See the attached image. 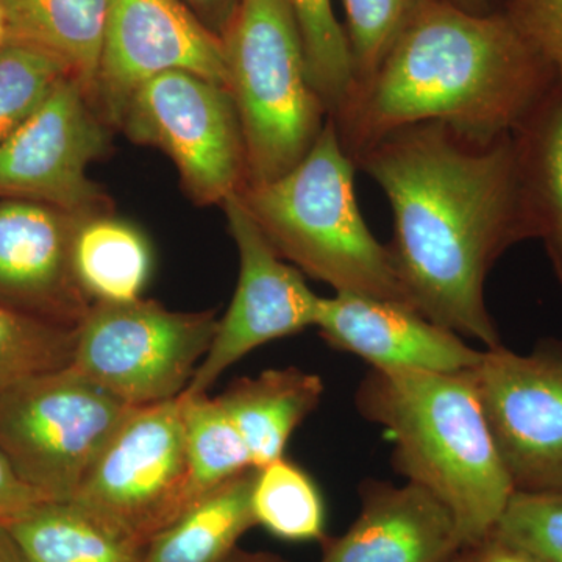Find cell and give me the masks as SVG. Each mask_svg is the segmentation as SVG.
Returning <instances> with one entry per match:
<instances>
[{"label": "cell", "instance_id": "f1b7e54d", "mask_svg": "<svg viewBox=\"0 0 562 562\" xmlns=\"http://www.w3.org/2000/svg\"><path fill=\"white\" fill-rule=\"evenodd\" d=\"M490 538L536 562H562V494L514 492Z\"/></svg>", "mask_w": 562, "mask_h": 562}, {"label": "cell", "instance_id": "8d00e7d4", "mask_svg": "<svg viewBox=\"0 0 562 562\" xmlns=\"http://www.w3.org/2000/svg\"><path fill=\"white\" fill-rule=\"evenodd\" d=\"M447 562H480L479 547H465Z\"/></svg>", "mask_w": 562, "mask_h": 562}, {"label": "cell", "instance_id": "9c48e42d", "mask_svg": "<svg viewBox=\"0 0 562 562\" xmlns=\"http://www.w3.org/2000/svg\"><path fill=\"white\" fill-rule=\"evenodd\" d=\"M120 131L165 151L198 205H222L246 187L241 122L225 85L188 70L160 74L135 92Z\"/></svg>", "mask_w": 562, "mask_h": 562}, {"label": "cell", "instance_id": "6da1fadb", "mask_svg": "<svg viewBox=\"0 0 562 562\" xmlns=\"http://www.w3.org/2000/svg\"><path fill=\"white\" fill-rule=\"evenodd\" d=\"M355 166L390 202L387 249L413 308L484 349L503 346L486 279L506 250L536 239L514 133L482 140L422 122L376 140Z\"/></svg>", "mask_w": 562, "mask_h": 562}, {"label": "cell", "instance_id": "5bb4252c", "mask_svg": "<svg viewBox=\"0 0 562 562\" xmlns=\"http://www.w3.org/2000/svg\"><path fill=\"white\" fill-rule=\"evenodd\" d=\"M88 216L0 198V305L77 327L92 301L74 271V241Z\"/></svg>", "mask_w": 562, "mask_h": 562}, {"label": "cell", "instance_id": "4316f807", "mask_svg": "<svg viewBox=\"0 0 562 562\" xmlns=\"http://www.w3.org/2000/svg\"><path fill=\"white\" fill-rule=\"evenodd\" d=\"M69 69L54 55L5 38L0 44V144L46 102Z\"/></svg>", "mask_w": 562, "mask_h": 562}, {"label": "cell", "instance_id": "9a60e30c", "mask_svg": "<svg viewBox=\"0 0 562 562\" xmlns=\"http://www.w3.org/2000/svg\"><path fill=\"white\" fill-rule=\"evenodd\" d=\"M316 328L333 349L379 371L465 372L483 353L412 306L347 292L322 297Z\"/></svg>", "mask_w": 562, "mask_h": 562}, {"label": "cell", "instance_id": "44dd1931", "mask_svg": "<svg viewBox=\"0 0 562 562\" xmlns=\"http://www.w3.org/2000/svg\"><path fill=\"white\" fill-rule=\"evenodd\" d=\"M536 239L562 286V80L514 132Z\"/></svg>", "mask_w": 562, "mask_h": 562}, {"label": "cell", "instance_id": "3957f363", "mask_svg": "<svg viewBox=\"0 0 562 562\" xmlns=\"http://www.w3.org/2000/svg\"><path fill=\"white\" fill-rule=\"evenodd\" d=\"M355 405L390 436L395 471L453 514L465 547L490 539L514 490L468 371L371 369Z\"/></svg>", "mask_w": 562, "mask_h": 562}, {"label": "cell", "instance_id": "74e56055", "mask_svg": "<svg viewBox=\"0 0 562 562\" xmlns=\"http://www.w3.org/2000/svg\"><path fill=\"white\" fill-rule=\"evenodd\" d=\"M5 41V22H3L2 11H0V44Z\"/></svg>", "mask_w": 562, "mask_h": 562}, {"label": "cell", "instance_id": "2e32d148", "mask_svg": "<svg viewBox=\"0 0 562 562\" xmlns=\"http://www.w3.org/2000/svg\"><path fill=\"white\" fill-rule=\"evenodd\" d=\"M346 532L325 539L319 562H447L465 549L457 520L417 484L368 480Z\"/></svg>", "mask_w": 562, "mask_h": 562}, {"label": "cell", "instance_id": "836d02e7", "mask_svg": "<svg viewBox=\"0 0 562 562\" xmlns=\"http://www.w3.org/2000/svg\"><path fill=\"white\" fill-rule=\"evenodd\" d=\"M0 562H29L20 546L10 535L9 528L0 522Z\"/></svg>", "mask_w": 562, "mask_h": 562}, {"label": "cell", "instance_id": "1f68e13d", "mask_svg": "<svg viewBox=\"0 0 562 562\" xmlns=\"http://www.w3.org/2000/svg\"><path fill=\"white\" fill-rule=\"evenodd\" d=\"M214 35H224L239 0H181Z\"/></svg>", "mask_w": 562, "mask_h": 562}, {"label": "cell", "instance_id": "277c9868", "mask_svg": "<svg viewBox=\"0 0 562 562\" xmlns=\"http://www.w3.org/2000/svg\"><path fill=\"white\" fill-rule=\"evenodd\" d=\"M355 168L328 117L319 138L291 171L266 183L247 184L238 195L266 241L302 273L336 292L413 308L390 249L362 217Z\"/></svg>", "mask_w": 562, "mask_h": 562}, {"label": "cell", "instance_id": "30bf717a", "mask_svg": "<svg viewBox=\"0 0 562 562\" xmlns=\"http://www.w3.org/2000/svg\"><path fill=\"white\" fill-rule=\"evenodd\" d=\"M468 372L514 492L562 494V342L484 349Z\"/></svg>", "mask_w": 562, "mask_h": 562}, {"label": "cell", "instance_id": "e0dca14e", "mask_svg": "<svg viewBox=\"0 0 562 562\" xmlns=\"http://www.w3.org/2000/svg\"><path fill=\"white\" fill-rule=\"evenodd\" d=\"M324 391L316 373L269 369L236 380L217 401L238 428L251 468L261 469L284 458L291 436L319 406Z\"/></svg>", "mask_w": 562, "mask_h": 562}, {"label": "cell", "instance_id": "cb8c5ba5", "mask_svg": "<svg viewBox=\"0 0 562 562\" xmlns=\"http://www.w3.org/2000/svg\"><path fill=\"white\" fill-rule=\"evenodd\" d=\"M251 509L257 525L283 541L327 539V512L319 487L286 458L257 469Z\"/></svg>", "mask_w": 562, "mask_h": 562}, {"label": "cell", "instance_id": "4fadbf2b", "mask_svg": "<svg viewBox=\"0 0 562 562\" xmlns=\"http://www.w3.org/2000/svg\"><path fill=\"white\" fill-rule=\"evenodd\" d=\"M221 206L239 254L238 283L187 395L209 392L222 373L258 347L316 327L321 308V295L266 241L239 195Z\"/></svg>", "mask_w": 562, "mask_h": 562}, {"label": "cell", "instance_id": "5b68a950", "mask_svg": "<svg viewBox=\"0 0 562 562\" xmlns=\"http://www.w3.org/2000/svg\"><path fill=\"white\" fill-rule=\"evenodd\" d=\"M221 40L246 144V187L266 183L308 154L328 111L310 80L290 0H239Z\"/></svg>", "mask_w": 562, "mask_h": 562}, {"label": "cell", "instance_id": "83f0119b", "mask_svg": "<svg viewBox=\"0 0 562 562\" xmlns=\"http://www.w3.org/2000/svg\"><path fill=\"white\" fill-rule=\"evenodd\" d=\"M355 83L371 77L427 0H341ZM353 83V85H355Z\"/></svg>", "mask_w": 562, "mask_h": 562}, {"label": "cell", "instance_id": "7a4b0ae2", "mask_svg": "<svg viewBox=\"0 0 562 562\" xmlns=\"http://www.w3.org/2000/svg\"><path fill=\"white\" fill-rule=\"evenodd\" d=\"M557 81L503 11L427 0L330 117L355 162L376 140L422 122L482 140L513 135Z\"/></svg>", "mask_w": 562, "mask_h": 562}, {"label": "cell", "instance_id": "e575fe53", "mask_svg": "<svg viewBox=\"0 0 562 562\" xmlns=\"http://www.w3.org/2000/svg\"><path fill=\"white\" fill-rule=\"evenodd\" d=\"M222 562H284L280 558L273 557L271 553L262 552H244V550L236 549L235 552Z\"/></svg>", "mask_w": 562, "mask_h": 562}, {"label": "cell", "instance_id": "d6a6232c", "mask_svg": "<svg viewBox=\"0 0 562 562\" xmlns=\"http://www.w3.org/2000/svg\"><path fill=\"white\" fill-rule=\"evenodd\" d=\"M480 562H536L522 552L495 541L494 538L486 539L479 546Z\"/></svg>", "mask_w": 562, "mask_h": 562}, {"label": "cell", "instance_id": "8992f818", "mask_svg": "<svg viewBox=\"0 0 562 562\" xmlns=\"http://www.w3.org/2000/svg\"><path fill=\"white\" fill-rule=\"evenodd\" d=\"M133 406L72 368L0 392V450L46 501H70Z\"/></svg>", "mask_w": 562, "mask_h": 562}, {"label": "cell", "instance_id": "484cf974", "mask_svg": "<svg viewBox=\"0 0 562 562\" xmlns=\"http://www.w3.org/2000/svg\"><path fill=\"white\" fill-rule=\"evenodd\" d=\"M290 2L301 29L310 80L328 116H333L355 83L346 32L336 18L331 0Z\"/></svg>", "mask_w": 562, "mask_h": 562}, {"label": "cell", "instance_id": "d590c367", "mask_svg": "<svg viewBox=\"0 0 562 562\" xmlns=\"http://www.w3.org/2000/svg\"><path fill=\"white\" fill-rule=\"evenodd\" d=\"M447 2L453 3V5L460 7L465 11L476 14L492 13L491 0H447Z\"/></svg>", "mask_w": 562, "mask_h": 562}, {"label": "cell", "instance_id": "8fae6325", "mask_svg": "<svg viewBox=\"0 0 562 562\" xmlns=\"http://www.w3.org/2000/svg\"><path fill=\"white\" fill-rule=\"evenodd\" d=\"M102 120L76 77L66 76L46 102L0 144V198L47 203L81 214L113 213V202L88 176L111 147Z\"/></svg>", "mask_w": 562, "mask_h": 562}, {"label": "cell", "instance_id": "ac0fdd59", "mask_svg": "<svg viewBox=\"0 0 562 562\" xmlns=\"http://www.w3.org/2000/svg\"><path fill=\"white\" fill-rule=\"evenodd\" d=\"M5 38L54 55L91 101L109 0H0Z\"/></svg>", "mask_w": 562, "mask_h": 562}, {"label": "cell", "instance_id": "4dcf8cb0", "mask_svg": "<svg viewBox=\"0 0 562 562\" xmlns=\"http://www.w3.org/2000/svg\"><path fill=\"white\" fill-rule=\"evenodd\" d=\"M44 501L46 498L40 492L22 482L0 450V522Z\"/></svg>", "mask_w": 562, "mask_h": 562}, {"label": "cell", "instance_id": "d4e9b609", "mask_svg": "<svg viewBox=\"0 0 562 562\" xmlns=\"http://www.w3.org/2000/svg\"><path fill=\"white\" fill-rule=\"evenodd\" d=\"M77 327L0 305V392L14 384L69 368Z\"/></svg>", "mask_w": 562, "mask_h": 562}, {"label": "cell", "instance_id": "52a82bcc", "mask_svg": "<svg viewBox=\"0 0 562 562\" xmlns=\"http://www.w3.org/2000/svg\"><path fill=\"white\" fill-rule=\"evenodd\" d=\"M216 328L214 312H171L143 297L92 302L69 368L128 406L173 401L190 387Z\"/></svg>", "mask_w": 562, "mask_h": 562}, {"label": "cell", "instance_id": "7402d4cb", "mask_svg": "<svg viewBox=\"0 0 562 562\" xmlns=\"http://www.w3.org/2000/svg\"><path fill=\"white\" fill-rule=\"evenodd\" d=\"M149 239L113 213L81 221L74 241V271L92 302L139 299L151 276Z\"/></svg>", "mask_w": 562, "mask_h": 562}, {"label": "cell", "instance_id": "d6986e66", "mask_svg": "<svg viewBox=\"0 0 562 562\" xmlns=\"http://www.w3.org/2000/svg\"><path fill=\"white\" fill-rule=\"evenodd\" d=\"M257 469L235 479L192 503L165 530L151 538L143 562H222L236 543L257 527L251 509Z\"/></svg>", "mask_w": 562, "mask_h": 562}, {"label": "cell", "instance_id": "7c38bea8", "mask_svg": "<svg viewBox=\"0 0 562 562\" xmlns=\"http://www.w3.org/2000/svg\"><path fill=\"white\" fill-rule=\"evenodd\" d=\"M169 70L227 83L222 40L181 0H109L91 92L102 120L120 131L135 92Z\"/></svg>", "mask_w": 562, "mask_h": 562}, {"label": "cell", "instance_id": "ba28073f", "mask_svg": "<svg viewBox=\"0 0 562 562\" xmlns=\"http://www.w3.org/2000/svg\"><path fill=\"white\" fill-rule=\"evenodd\" d=\"M188 484L180 395L133 406L70 502L146 549L187 509Z\"/></svg>", "mask_w": 562, "mask_h": 562}, {"label": "cell", "instance_id": "603a6c76", "mask_svg": "<svg viewBox=\"0 0 562 562\" xmlns=\"http://www.w3.org/2000/svg\"><path fill=\"white\" fill-rule=\"evenodd\" d=\"M184 450H187L188 506L251 468L238 428L217 397L209 392L181 395Z\"/></svg>", "mask_w": 562, "mask_h": 562}, {"label": "cell", "instance_id": "ffe728a7", "mask_svg": "<svg viewBox=\"0 0 562 562\" xmlns=\"http://www.w3.org/2000/svg\"><path fill=\"white\" fill-rule=\"evenodd\" d=\"M2 524L29 562H143L146 550L70 501L36 503Z\"/></svg>", "mask_w": 562, "mask_h": 562}, {"label": "cell", "instance_id": "f546056e", "mask_svg": "<svg viewBox=\"0 0 562 562\" xmlns=\"http://www.w3.org/2000/svg\"><path fill=\"white\" fill-rule=\"evenodd\" d=\"M502 11L562 80V0H506Z\"/></svg>", "mask_w": 562, "mask_h": 562}]
</instances>
